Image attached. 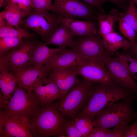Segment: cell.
I'll list each match as a JSON object with an SVG mask.
<instances>
[{"label": "cell", "mask_w": 137, "mask_h": 137, "mask_svg": "<svg viewBox=\"0 0 137 137\" xmlns=\"http://www.w3.org/2000/svg\"><path fill=\"white\" fill-rule=\"evenodd\" d=\"M94 92L83 110L76 116L92 121L97 114L110 104L129 98H134L135 94L119 84L112 81L105 83H94Z\"/></svg>", "instance_id": "1"}, {"label": "cell", "mask_w": 137, "mask_h": 137, "mask_svg": "<svg viewBox=\"0 0 137 137\" xmlns=\"http://www.w3.org/2000/svg\"><path fill=\"white\" fill-rule=\"evenodd\" d=\"M42 106L33 91L28 92L17 83L11 97L5 107L0 109V124L3 125L7 119L17 115L27 116L33 121Z\"/></svg>", "instance_id": "2"}, {"label": "cell", "mask_w": 137, "mask_h": 137, "mask_svg": "<svg viewBox=\"0 0 137 137\" xmlns=\"http://www.w3.org/2000/svg\"><path fill=\"white\" fill-rule=\"evenodd\" d=\"M55 100L42 106L33 121L37 136H67L65 128L68 122L59 109L58 102Z\"/></svg>", "instance_id": "3"}, {"label": "cell", "mask_w": 137, "mask_h": 137, "mask_svg": "<svg viewBox=\"0 0 137 137\" xmlns=\"http://www.w3.org/2000/svg\"><path fill=\"white\" fill-rule=\"evenodd\" d=\"M134 98H129L113 103L100 111L93 121L94 127L108 129L119 125L128 126L137 113L132 109L131 102Z\"/></svg>", "instance_id": "4"}, {"label": "cell", "mask_w": 137, "mask_h": 137, "mask_svg": "<svg viewBox=\"0 0 137 137\" xmlns=\"http://www.w3.org/2000/svg\"><path fill=\"white\" fill-rule=\"evenodd\" d=\"M95 84L84 79L79 81L58 102L59 109L65 116L75 119L79 111L93 95Z\"/></svg>", "instance_id": "5"}, {"label": "cell", "mask_w": 137, "mask_h": 137, "mask_svg": "<svg viewBox=\"0 0 137 137\" xmlns=\"http://www.w3.org/2000/svg\"><path fill=\"white\" fill-rule=\"evenodd\" d=\"M49 11L32 9L29 14L21 21L19 26L27 30H32L44 42L58 28L62 18Z\"/></svg>", "instance_id": "6"}, {"label": "cell", "mask_w": 137, "mask_h": 137, "mask_svg": "<svg viewBox=\"0 0 137 137\" xmlns=\"http://www.w3.org/2000/svg\"><path fill=\"white\" fill-rule=\"evenodd\" d=\"M48 10L62 18H78L90 21L97 20L99 11L81 0H54Z\"/></svg>", "instance_id": "7"}, {"label": "cell", "mask_w": 137, "mask_h": 137, "mask_svg": "<svg viewBox=\"0 0 137 137\" xmlns=\"http://www.w3.org/2000/svg\"><path fill=\"white\" fill-rule=\"evenodd\" d=\"M71 49L85 60H101L110 55L104 46L102 37L98 32L93 35L78 37L74 41Z\"/></svg>", "instance_id": "8"}, {"label": "cell", "mask_w": 137, "mask_h": 137, "mask_svg": "<svg viewBox=\"0 0 137 137\" xmlns=\"http://www.w3.org/2000/svg\"><path fill=\"white\" fill-rule=\"evenodd\" d=\"M113 57L106 56L101 60L104 63L112 80L137 95V84L126 65L116 53Z\"/></svg>", "instance_id": "9"}, {"label": "cell", "mask_w": 137, "mask_h": 137, "mask_svg": "<svg viewBox=\"0 0 137 137\" xmlns=\"http://www.w3.org/2000/svg\"><path fill=\"white\" fill-rule=\"evenodd\" d=\"M39 41L36 37L25 39L17 47L2 55L5 57L13 72L19 68L33 66L32 60L33 53Z\"/></svg>", "instance_id": "10"}, {"label": "cell", "mask_w": 137, "mask_h": 137, "mask_svg": "<svg viewBox=\"0 0 137 137\" xmlns=\"http://www.w3.org/2000/svg\"><path fill=\"white\" fill-rule=\"evenodd\" d=\"M0 137H35L37 130L33 121L28 116L15 115L5 121L0 131Z\"/></svg>", "instance_id": "11"}, {"label": "cell", "mask_w": 137, "mask_h": 137, "mask_svg": "<svg viewBox=\"0 0 137 137\" xmlns=\"http://www.w3.org/2000/svg\"><path fill=\"white\" fill-rule=\"evenodd\" d=\"M70 68L78 75L92 83H105L113 81L101 60H85L83 64Z\"/></svg>", "instance_id": "12"}, {"label": "cell", "mask_w": 137, "mask_h": 137, "mask_svg": "<svg viewBox=\"0 0 137 137\" xmlns=\"http://www.w3.org/2000/svg\"><path fill=\"white\" fill-rule=\"evenodd\" d=\"M51 69L44 65H36L17 69L13 72L18 83L27 92H32L34 84L43 77L48 76Z\"/></svg>", "instance_id": "13"}, {"label": "cell", "mask_w": 137, "mask_h": 137, "mask_svg": "<svg viewBox=\"0 0 137 137\" xmlns=\"http://www.w3.org/2000/svg\"><path fill=\"white\" fill-rule=\"evenodd\" d=\"M33 91L41 102L42 106L65 95L55 82L48 76L42 78L33 85Z\"/></svg>", "instance_id": "14"}, {"label": "cell", "mask_w": 137, "mask_h": 137, "mask_svg": "<svg viewBox=\"0 0 137 137\" xmlns=\"http://www.w3.org/2000/svg\"><path fill=\"white\" fill-rule=\"evenodd\" d=\"M77 74L71 68H53L48 76L65 96L79 80Z\"/></svg>", "instance_id": "15"}, {"label": "cell", "mask_w": 137, "mask_h": 137, "mask_svg": "<svg viewBox=\"0 0 137 137\" xmlns=\"http://www.w3.org/2000/svg\"><path fill=\"white\" fill-rule=\"evenodd\" d=\"M85 61L71 49L65 48H62L44 65L51 69L69 68L81 65Z\"/></svg>", "instance_id": "16"}, {"label": "cell", "mask_w": 137, "mask_h": 137, "mask_svg": "<svg viewBox=\"0 0 137 137\" xmlns=\"http://www.w3.org/2000/svg\"><path fill=\"white\" fill-rule=\"evenodd\" d=\"M61 23L71 29L74 37H83L97 32L96 28L97 23L95 21H83L62 18Z\"/></svg>", "instance_id": "17"}, {"label": "cell", "mask_w": 137, "mask_h": 137, "mask_svg": "<svg viewBox=\"0 0 137 137\" xmlns=\"http://www.w3.org/2000/svg\"><path fill=\"white\" fill-rule=\"evenodd\" d=\"M74 37L71 29L61 23L55 32L44 43L46 45L54 44L62 49L67 46L71 47L74 42Z\"/></svg>", "instance_id": "18"}, {"label": "cell", "mask_w": 137, "mask_h": 137, "mask_svg": "<svg viewBox=\"0 0 137 137\" xmlns=\"http://www.w3.org/2000/svg\"><path fill=\"white\" fill-rule=\"evenodd\" d=\"M105 48L109 54L115 55L119 49H129L132 43L114 31L102 37Z\"/></svg>", "instance_id": "19"}, {"label": "cell", "mask_w": 137, "mask_h": 137, "mask_svg": "<svg viewBox=\"0 0 137 137\" xmlns=\"http://www.w3.org/2000/svg\"><path fill=\"white\" fill-rule=\"evenodd\" d=\"M123 12L116 9L112 10L107 14L99 11L97 14L99 28L98 33L101 36L114 31L115 24L122 17Z\"/></svg>", "instance_id": "20"}, {"label": "cell", "mask_w": 137, "mask_h": 137, "mask_svg": "<svg viewBox=\"0 0 137 137\" xmlns=\"http://www.w3.org/2000/svg\"><path fill=\"white\" fill-rule=\"evenodd\" d=\"M17 83L11 71L8 68L0 67V94L6 104L11 97Z\"/></svg>", "instance_id": "21"}, {"label": "cell", "mask_w": 137, "mask_h": 137, "mask_svg": "<svg viewBox=\"0 0 137 137\" xmlns=\"http://www.w3.org/2000/svg\"><path fill=\"white\" fill-rule=\"evenodd\" d=\"M4 9L0 13L7 24L14 27L19 26L21 21L29 15L22 10L16 4L9 0Z\"/></svg>", "instance_id": "22"}, {"label": "cell", "mask_w": 137, "mask_h": 137, "mask_svg": "<svg viewBox=\"0 0 137 137\" xmlns=\"http://www.w3.org/2000/svg\"><path fill=\"white\" fill-rule=\"evenodd\" d=\"M62 48H50L44 42L39 41L34 49L32 60V66L45 65Z\"/></svg>", "instance_id": "23"}, {"label": "cell", "mask_w": 137, "mask_h": 137, "mask_svg": "<svg viewBox=\"0 0 137 137\" xmlns=\"http://www.w3.org/2000/svg\"><path fill=\"white\" fill-rule=\"evenodd\" d=\"M10 37L30 39L36 37L35 34L30 33L19 26L16 27L8 25L0 17V38Z\"/></svg>", "instance_id": "24"}, {"label": "cell", "mask_w": 137, "mask_h": 137, "mask_svg": "<svg viewBox=\"0 0 137 137\" xmlns=\"http://www.w3.org/2000/svg\"><path fill=\"white\" fill-rule=\"evenodd\" d=\"M122 17L124 20L135 30L137 41V8L131 0H130L129 5L125 12H123Z\"/></svg>", "instance_id": "25"}, {"label": "cell", "mask_w": 137, "mask_h": 137, "mask_svg": "<svg viewBox=\"0 0 137 137\" xmlns=\"http://www.w3.org/2000/svg\"><path fill=\"white\" fill-rule=\"evenodd\" d=\"M24 39L10 37L0 38V55L17 47Z\"/></svg>", "instance_id": "26"}, {"label": "cell", "mask_w": 137, "mask_h": 137, "mask_svg": "<svg viewBox=\"0 0 137 137\" xmlns=\"http://www.w3.org/2000/svg\"><path fill=\"white\" fill-rule=\"evenodd\" d=\"M122 16L118 21L119 32L132 43H134L136 41V33L134 29L124 20Z\"/></svg>", "instance_id": "27"}, {"label": "cell", "mask_w": 137, "mask_h": 137, "mask_svg": "<svg viewBox=\"0 0 137 137\" xmlns=\"http://www.w3.org/2000/svg\"><path fill=\"white\" fill-rule=\"evenodd\" d=\"M117 53L126 65L134 79L137 80V60L133 58L130 50L124 55Z\"/></svg>", "instance_id": "28"}, {"label": "cell", "mask_w": 137, "mask_h": 137, "mask_svg": "<svg viewBox=\"0 0 137 137\" xmlns=\"http://www.w3.org/2000/svg\"><path fill=\"white\" fill-rule=\"evenodd\" d=\"M74 122L76 126L83 137H87L94 127L93 121L85 118L76 117Z\"/></svg>", "instance_id": "29"}, {"label": "cell", "mask_w": 137, "mask_h": 137, "mask_svg": "<svg viewBox=\"0 0 137 137\" xmlns=\"http://www.w3.org/2000/svg\"><path fill=\"white\" fill-rule=\"evenodd\" d=\"M65 130L67 136L69 137H83L75 125L74 119L72 118L66 124Z\"/></svg>", "instance_id": "30"}, {"label": "cell", "mask_w": 137, "mask_h": 137, "mask_svg": "<svg viewBox=\"0 0 137 137\" xmlns=\"http://www.w3.org/2000/svg\"><path fill=\"white\" fill-rule=\"evenodd\" d=\"M32 9L37 10H48L52 6V0H30Z\"/></svg>", "instance_id": "31"}, {"label": "cell", "mask_w": 137, "mask_h": 137, "mask_svg": "<svg viewBox=\"0 0 137 137\" xmlns=\"http://www.w3.org/2000/svg\"><path fill=\"white\" fill-rule=\"evenodd\" d=\"M127 126L123 125H117L113 130L109 129L105 137H124L125 129Z\"/></svg>", "instance_id": "32"}, {"label": "cell", "mask_w": 137, "mask_h": 137, "mask_svg": "<svg viewBox=\"0 0 137 137\" xmlns=\"http://www.w3.org/2000/svg\"><path fill=\"white\" fill-rule=\"evenodd\" d=\"M109 130L108 129L94 127L87 137H105Z\"/></svg>", "instance_id": "33"}, {"label": "cell", "mask_w": 137, "mask_h": 137, "mask_svg": "<svg viewBox=\"0 0 137 137\" xmlns=\"http://www.w3.org/2000/svg\"><path fill=\"white\" fill-rule=\"evenodd\" d=\"M131 125L125 128L124 137H137V118Z\"/></svg>", "instance_id": "34"}, {"label": "cell", "mask_w": 137, "mask_h": 137, "mask_svg": "<svg viewBox=\"0 0 137 137\" xmlns=\"http://www.w3.org/2000/svg\"><path fill=\"white\" fill-rule=\"evenodd\" d=\"M96 8L99 12H105L103 5L106 0H81Z\"/></svg>", "instance_id": "35"}, {"label": "cell", "mask_w": 137, "mask_h": 137, "mask_svg": "<svg viewBox=\"0 0 137 137\" xmlns=\"http://www.w3.org/2000/svg\"><path fill=\"white\" fill-rule=\"evenodd\" d=\"M131 52L133 58L137 60V41L132 45L129 49Z\"/></svg>", "instance_id": "36"}, {"label": "cell", "mask_w": 137, "mask_h": 137, "mask_svg": "<svg viewBox=\"0 0 137 137\" xmlns=\"http://www.w3.org/2000/svg\"><path fill=\"white\" fill-rule=\"evenodd\" d=\"M112 2L119 7L124 6L125 3H129L130 0H106Z\"/></svg>", "instance_id": "37"}, {"label": "cell", "mask_w": 137, "mask_h": 137, "mask_svg": "<svg viewBox=\"0 0 137 137\" xmlns=\"http://www.w3.org/2000/svg\"><path fill=\"white\" fill-rule=\"evenodd\" d=\"M9 0H0V7H1L2 6L4 5H5L6 4L7 2Z\"/></svg>", "instance_id": "38"}, {"label": "cell", "mask_w": 137, "mask_h": 137, "mask_svg": "<svg viewBox=\"0 0 137 137\" xmlns=\"http://www.w3.org/2000/svg\"><path fill=\"white\" fill-rule=\"evenodd\" d=\"M14 3L17 4L21 0H10Z\"/></svg>", "instance_id": "39"}, {"label": "cell", "mask_w": 137, "mask_h": 137, "mask_svg": "<svg viewBox=\"0 0 137 137\" xmlns=\"http://www.w3.org/2000/svg\"><path fill=\"white\" fill-rule=\"evenodd\" d=\"M135 4L137 5V0H131Z\"/></svg>", "instance_id": "40"}]
</instances>
